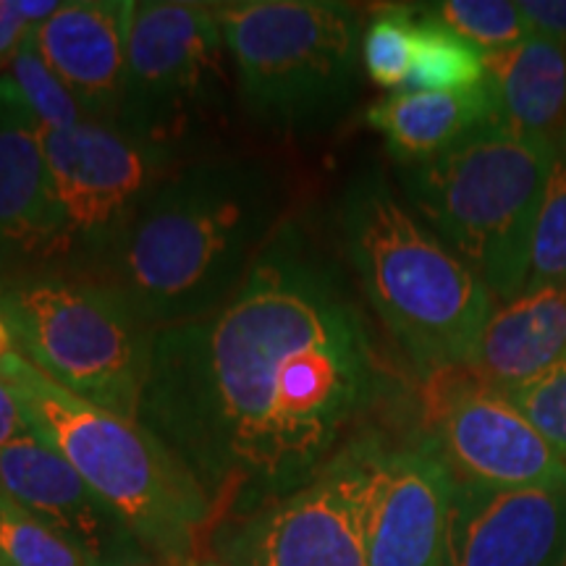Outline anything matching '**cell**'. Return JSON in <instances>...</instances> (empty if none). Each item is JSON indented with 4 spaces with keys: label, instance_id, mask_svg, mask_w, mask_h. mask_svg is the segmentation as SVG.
I'll list each match as a JSON object with an SVG mask.
<instances>
[{
    "label": "cell",
    "instance_id": "obj_12",
    "mask_svg": "<svg viewBox=\"0 0 566 566\" xmlns=\"http://www.w3.org/2000/svg\"><path fill=\"white\" fill-rule=\"evenodd\" d=\"M449 566H566V488L454 483Z\"/></svg>",
    "mask_w": 566,
    "mask_h": 566
},
{
    "label": "cell",
    "instance_id": "obj_24",
    "mask_svg": "<svg viewBox=\"0 0 566 566\" xmlns=\"http://www.w3.org/2000/svg\"><path fill=\"white\" fill-rule=\"evenodd\" d=\"M428 13L441 19L464 40L475 42L485 53L506 51L533 34L522 17L520 3L512 0H443L430 6Z\"/></svg>",
    "mask_w": 566,
    "mask_h": 566
},
{
    "label": "cell",
    "instance_id": "obj_18",
    "mask_svg": "<svg viewBox=\"0 0 566 566\" xmlns=\"http://www.w3.org/2000/svg\"><path fill=\"white\" fill-rule=\"evenodd\" d=\"M488 82L501 122L520 137L556 155L566 150V51L558 42L530 34L520 45L485 53Z\"/></svg>",
    "mask_w": 566,
    "mask_h": 566
},
{
    "label": "cell",
    "instance_id": "obj_14",
    "mask_svg": "<svg viewBox=\"0 0 566 566\" xmlns=\"http://www.w3.org/2000/svg\"><path fill=\"white\" fill-rule=\"evenodd\" d=\"M454 478L428 443L380 454L370 520V566H449Z\"/></svg>",
    "mask_w": 566,
    "mask_h": 566
},
{
    "label": "cell",
    "instance_id": "obj_23",
    "mask_svg": "<svg viewBox=\"0 0 566 566\" xmlns=\"http://www.w3.org/2000/svg\"><path fill=\"white\" fill-rule=\"evenodd\" d=\"M0 564L90 566L80 551L0 491Z\"/></svg>",
    "mask_w": 566,
    "mask_h": 566
},
{
    "label": "cell",
    "instance_id": "obj_17",
    "mask_svg": "<svg viewBox=\"0 0 566 566\" xmlns=\"http://www.w3.org/2000/svg\"><path fill=\"white\" fill-rule=\"evenodd\" d=\"M566 357V283L535 289L491 310L467 370L509 394Z\"/></svg>",
    "mask_w": 566,
    "mask_h": 566
},
{
    "label": "cell",
    "instance_id": "obj_19",
    "mask_svg": "<svg viewBox=\"0 0 566 566\" xmlns=\"http://www.w3.org/2000/svg\"><path fill=\"white\" fill-rule=\"evenodd\" d=\"M501 118L491 82L467 92H394L365 113V122L386 142L401 166H420Z\"/></svg>",
    "mask_w": 566,
    "mask_h": 566
},
{
    "label": "cell",
    "instance_id": "obj_5",
    "mask_svg": "<svg viewBox=\"0 0 566 566\" xmlns=\"http://www.w3.org/2000/svg\"><path fill=\"white\" fill-rule=\"evenodd\" d=\"M556 153L495 118L420 166L401 168L407 205L480 275L495 302L525 292Z\"/></svg>",
    "mask_w": 566,
    "mask_h": 566
},
{
    "label": "cell",
    "instance_id": "obj_15",
    "mask_svg": "<svg viewBox=\"0 0 566 566\" xmlns=\"http://www.w3.org/2000/svg\"><path fill=\"white\" fill-rule=\"evenodd\" d=\"M132 13L134 0H71L34 30L42 59L95 122L118 124Z\"/></svg>",
    "mask_w": 566,
    "mask_h": 566
},
{
    "label": "cell",
    "instance_id": "obj_10",
    "mask_svg": "<svg viewBox=\"0 0 566 566\" xmlns=\"http://www.w3.org/2000/svg\"><path fill=\"white\" fill-rule=\"evenodd\" d=\"M384 446L357 438L296 491L252 509L221 546L223 566H370Z\"/></svg>",
    "mask_w": 566,
    "mask_h": 566
},
{
    "label": "cell",
    "instance_id": "obj_9",
    "mask_svg": "<svg viewBox=\"0 0 566 566\" xmlns=\"http://www.w3.org/2000/svg\"><path fill=\"white\" fill-rule=\"evenodd\" d=\"M53 202V250L45 268L84 271L116 242L153 189L184 158L118 124L82 118L42 129Z\"/></svg>",
    "mask_w": 566,
    "mask_h": 566
},
{
    "label": "cell",
    "instance_id": "obj_20",
    "mask_svg": "<svg viewBox=\"0 0 566 566\" xmlns=\"http://www.w3.org/2000/svg\"><path fill=\"white\" fill-rule=\"evenodd\" d=\"M485 82V51L424 11L422 19H417V51L407 87L415 92H467Z\"/></svg>",
    "mask_w": 566,
    "mask_h": 566
},
{
    "label": "cell",
    "instance_id": "obj_4",
    "mask_svg": "<svg viewBox=\"0 0 566 566\" xmlns=\"http://www.w3.org/2000/svg\"><path fill=\"white\" fill-rule=\"evenodd\" d=\"M0 380L19 396L32 433L80 472L147 554L195 566L216 506L153 430L69 394L19 352L0 363Z\"/></svg>",
    "mask_w": 566,
    "mask_h": 566
},
{
    "label": "cell",
    "instance_id": "obj_32",
    "mask_svg": "<svg viewBox=\"0 0 566 566\" xmlns=\"http://www.w3.org/2000/svg\"><path fill=\"white\" fill-rule=\"evenodd\" d=\"M118 566H184V564H171V562H160V558L155 556H139V558H132V562H124Z\"/></svg>",
    "mask_w": 566,
    "mask_h": 566
},
{
    "label": "cell",
    "instance_id": "obj_6",
    "mask_svg": "<svg viewBox=\"0 0 566 566\" xmlns=\"http://www.w3.org/2000/svg\"><path fill=\"white\" fill-rule=\"evenodd\" d=\"M247 116L279 134L328 129L359 87L363 13L338 0L212 3Z\"/></svg>",
    "mask_w": 566,
    "mask_h": 566
},
{
    "label": "cell",
    "instance_id": "obj_3",
    "mask_svg": "<svg viewBox=\"0 0 566 566\" xmlns=\"http://www.w3.org/2000/svg\"><path fill=\"white\" fill-rule=\"evenodd\" d=\"M336 223L367 302L417 370L430 378L470 365L493 296L378 168L346 184Z\"/></svg>",
    "mask_w": 566,
    "mask_h": 566
},
{
    "label": "cell",
    "instance_id": "obj_29",
    "mask_svg": "<svg viewBox=\"0 0 566 566\" xmlns=\"http://www.w3.org/2000/svg\"><path fill=\"white\" fill-rule=\"evenodd\" d=\"M27 433H32V428L24 407H21L19 396L11 391V386L0 380V449Z\"/></svg>",
    "mask_w": 566,
    "mask_h": 566
},
{
    "label": "cell",
    "instance_id": "obj_13",
    "mask_svg": "<svg viewBox=\"0 0 566 566\" xmlns=\"http://www.w3.org/2000/svg\"><path fill=\"white\" fill-rule=\"evenodd\" d=\"M0 491L69 541L90 566H118L150 556L80 472L40 436L0 449Z\"/></svg>",
    "mask_w": 566,
    "mask_h": 566
},
{
    "label": "cell",
    "instance_id": "obj_27",
    "mask_svg": "<svg viewBox=\"0 0 566 566\" xmlns=\"http://www.w3.org/2000/svg\"><path fill=\"white\" fill-rule=\"evenodd\" d=\"M520 11L530 32L558 42L566 51V0H522Z\"/></svg>",
    "mask_w": 566,
    "mask_h": 566
},
{
    "label": "cell",
    "instance_id": "obj_30",
    "mask_svg": "<svg viewBox=\"0 0 566 566\" xmlns=\"http://www.w3.org/2000/svg\"><path fill=\"white\" fill-rule=\"evenodd\" d=\"M13 3H17L19 17L24 19L30 30H38L48 19H53L63 6L61 0H13Z\"/></svg>",
    "mask_w": 566,
    "mask_h": 566
},
{
    "label": "cell",
    "instance_id": "obj_28",
    "mask_svg": "<svg viewBox=\"0 0 566 566\" xmlns=\"http://www.w3.org/2000/svg\"><path fill=\"white\" fill-rule=\"evenodd\" d=\"M30 32V27L19 17L17 3L13 0H0V69L11 66L21 42H24Z\"/></svg>",
    "mask_w": 566,
    "mask_h": 566
},
{
    "label": "cell",
    "instance_id": "obj_34",
    "mask_svg": "<svg viewBox=\"0 0 566 566\" xmlns=\"http://www.w3.org/2000/svg\"><path fill=\"white\" fill-rule=\"evenodd\" d=\"M0 566H3V564H0Z\"/></svg>",
    "mask_w": 566,
    "mask_h": 566
},
{
    "label": "cell",
    "instance_id": "obj_11",
    "mask_svg": "<svg viewBox=\"0 0 566 566\" xmlns=\"http://www.w3.org/2000/svg\"><path fill=\"white\" fill-rule=\"evenodd\" d=\"M428 443L454 483L566 488V464L506 394L467 367L430 375Z\"/></svg>",
    "mask_w": 566,
    "mask_h": 566
},
{
    "label": "cell",
    "instance_id": "obj_33",
    "mask_svg": "<svg viewBox=\"0 0 566 566\" xmlns=\"http://www.w3.org/2000/svg\"><path fill=\"white\" fill-rule=\"evenodd\" d=\"M205 566H223V564H205Z\"/></svg>",
    "mask_w": 566,
    "mask_h": 566
},
{
    "label": "cell",
    "instance_id": "obj_26",
    "mask_svg": "<svg viewBox=\"0 0 566 566\" xmlns=\"http://www.w3.org/2000/svg\"><path fill=\"white\" fill-rule=\"evenodd\" d=\"M506 396L566 464V357Z\"/></svg>",
    "mask_w": 566,
    "mask_h": 566
},
{
    "label": "cell",
    "instance_id": "obj_1",
    "mask_svg": "<svg viewBox=\"0 0 566 566\" xmlns=\"http://www.w3.org/2000/svg\"><path fill=\"white\" fill-rule=\"evenodd\" d=\"M380 394L373 336L304 218H289L242 286L155 334L139 422L216 501L296 491Z\"/></svg>",
    "mask_w": 566,
    "mask_h": 566
},
{
    "label": "cell",
    "instance_id": "obj_7",
    "mask_svg": "<svg viewBox=\"0 0 566 566\" xmlns=\"http://www.w3.org/2000/svg\"><path fill=\"white\" fill-rule=\"evenodd\" d=\"M0 315L17 352L90 405L139 420L150 328L122 296L61 268L0 273Z\"/></svg>",
    "mask_w": 566,
    "mask_h": 566
},
{
    "label": "cell",
    "instance_id": "obj_8",
    "mask_svg": "<svg viewBox=\"0 0 566 566\" xmlns=\"http://www.w3.org/2000/svg\"><path fill=\"white\" fill-rule=\"evenodd\" d=\"M229 48L212 3H134L118 126L155 147L195 158L229 108Z\"/></svg>",
    "mask_w": 566,
    "mask_h": 566
},
{
    "label": "cell",
    "instance_id": "obj_25",
    "mask_svg": "<svg viewBox=\"0 0 566 566\" xmlns=\"http://www.w3.org/2000/svg\"><path fill=\"white\" fill-rule=\"evenodd\" d=\"M9 76L42 129H69V126L87 118L80 103L74 101V95L66 90V84L53 74V69L42 59L38 42H34V30L21 42L17 59L9 66Z\"/></svg>",
    "mask_w": 566,
    "mask_h": 566
},
{
    "label": "cell",
    "instance_id": "obj_2",
    "mask_svg": "<svg viewBox=\"0 0 566 566\" xmlns=\"http://www.w3.org/2000/svg\"><path fill=\"white\" fill-rule=\"evenodd\" d=\"M289 218L292 179L281 166L252 153H200L179 163L76 275L160 331L229 300Z\"/></svg>",
    "mask_w": 566,
    "mask_h": 566
},
{
    "label": "cell",
    "instance_id": "obj_31",
    "mask_svg": "<svg viewBox=\"0 0 566 566\" xmlns=\"http://www.w3.org/2000/svg\"><path fill=\"white\" fill-rule=\"evenodd\" d=\"M13 352H17V342H13V334H11L9 323H6V317L0 315V363H3V359Z\"/></svg>",
    "mask_w": 566,
    "mask_h": 566
},
{
    "label": "cell",
    "instance_id": "obj_22",
    "mask_svg": "<svg viewBox=\"0 0 566 566\" xmlns=\"http://www.w3.org/2000/svg\"><path fill=\"white\" fill-rule=\"evenodd\" d=\"M566 283V150L556 155L537 212L525 292ZM522 292V294H525Z\"/></svg>",
    "mask_w": 566,
    "mask_h": 566
},
{
    "label": "cell",
    "instance_id": "obj_16",
    "mask_svg": "<svg viewBox=\"0 0 566 566\" xmlns=\"http://www.w3.org/2000/svg\"><path fill=\"white\" fill-rule=\"evenodd\" d=\"M53 202L42 126L9 74H0V273L45 268Z\"/></svg>",
    "mask_w": 566,
    "mask_h": 566
},
{
    "label": "cell",
    "instance_id": "obj_21",
    "mask_svg": "<svg viewBox=\"0 0 566 566\" xmlns=\"http://www.w3.org/2000/svg\"><path fill=\"white\" fill-rule=\"evenodd\" d=\"M417 51V11L386 6L375 11L363 34V66L375 84L396 90L409 82Z\"/></svg>",
    "mask_w": 566,
    "mask_h": 566
}]
</instances>
